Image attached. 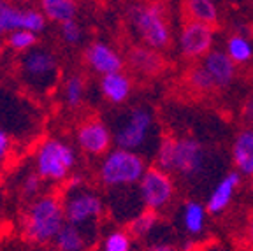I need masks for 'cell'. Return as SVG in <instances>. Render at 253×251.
<instances>
[{
	"instance_id": "cell-1",
	"label": "cell",
	"mask_w": 253,
	"mask_h": 251,
	"mask_svg": "<svg viewBox=\"0 0 253 251\" xmlns=\"http://www.w3.org/2000/svg\"><path fill=\"white\" fill-rule=\"evenodd\" d=\"M146 170V162L137 151L115 148L104 155L99 165V179L109 190H125L137 186Z\"/></svg>"
},
{
	"instance_id": "cell-2",
	"label": "cell",
	"mask_w": 253,
	"mask_h": 251,
	"mask_svg": "<svg viewBox=\"0 0 253 251\" xmlns=\"http://www.w3.org/2000/svg\"><path fill=\"white\" fill-rule=\"evenodd\" d=\"M128 20L144 46L162 51L170 44V25L162 2L148 0L132 5L128 9Z\"/></svg>"
},
{
	"instance_id": "cell-3",
	"label": "cell",
	"mask_w": 253,
	"mask_h": 251,
	"mask_svg": "<svg viewBox=\"0 0 253 251\" xmlns=\"http://www.w3.org/2000/svg\"><path fill=\"white\" fill-rule=\"evenodd\" d=\"M65 220L63 202L56 195H41L28 206L25 216V234L36 243L55 241L56 234L62 230Z\"/></svg>"
},
{
	"instance_id": "cell-4",
	"label": "cell",
	"mask_w": 253,
	"mask_h": 251,
	"mask_svg": "<svg viewBox=\"0 0 253 251\" xmlns=\"http://www.w3.org/2000/svg\"><path fill=\"white\" fill-rule=\"evenodd\" d=\"M36 172L44 181L62 183L69 179L76 167V151L62 139H46L36 151Z\"/></svg>"
},
{
	"instance_id": "cell-5",
	"label": "cell",
	"mask_w": 253,
	"mask_h": 251,
	"mask_svg": "<svg viewBox=\"0 0 253 251\" xmlns=\"http://www.w3.org/2000/svg\"><path fill=\"white\" fill-rule=\"evenodd\" d=\"M62 202L67 223L81 228L95 225L104 212L102 197L93 190L86 188L84 185L69 186Z\"/></svg>"
},
{
	"instance_id": "cell-6",
	"label": "cell",
	"mask_w": 253,
	"mask_h": 251,
	"mask_svg": "<svg viewBox=\"0 0 253 251\" xmlns=\"http://www.w3.org/2000/svg\"><path fill=\"white\" fill-rule=\"evenodd\" d=\"M21 76L25 83L34 90L47 91L53 88L58 78V62L56 56L47 49H30L21 58Z\"/></svg>"
},
{
	"instance_id": "cell-7",
	"label": "cell",
	"mask_w": 253,
	"mask_h": 251,
	"mask_svg": "<svg viewBox=\"0 0 253 251\" xmlns=\"http://www.w3.org/2000/svg\"><path fill=\"white\" fill-rule=\"evenodd\" d=\"M137 193L144 209L162 211L174 197V179L172 174L158 167H148L142 179L137 185Z\"/></svg>"
},
{
	"instance_id": "cell-8",
	"label": "cell",
	"mask_w": 253,
	"mask_h": 251,
	"mask_svg": "<svg viewBox=\"0 0 253 251\" xmlns=\"http://www.w3.org/2000/svg\"><path fill=\"white\" fill-rule=\"evenodd\" d=\"M151 128H153L151 111L142 106L134 107V109H130V113L126 114L125 122L116 128L115 135H113L116 148L137 151L148 141Z\"/></svg>"
},
{
	"instance_id": "cell-9",
	"label": "cell",
	"mask_w": 253,
	"mask_h": 251,
	"mask_svg": "<svg viewBox=\"0 0 253 251\" xmlns=\"http://www.w3.org/2000/svg\"><path fill=\"white\" fill-rule=\"evenodd\" d=\"M208 164L206 148L192 137H176V151H174L172 176H181L185 179H192L204 172Z\"/></svg>"
},
{
	"instance_id": "cell-10",
	"label": "cell",
	"mask_w": 253,
	"mask_h": 251,
	"mask_svg": "<svg viewBox=\"0 0 253 251\" xmlns=\"http://www.w3.org/2000/svg\"><path fill=\"white\" fill-rule=\"evenodd\" d=\"M214 27L186 20L179 34V53L186 60H202L213 49Z\"/></svg>"
},
{
	"instance_id": "cell-11",
	"label": "cell",
	"mask_w": 253,
	"mask_h": 251,
	"mask_svg": "<svg viewBox=\"0 0 253 251\" xmlns=\"http://www.w3.org/2000/svg\"><path fill=\"white\" fill-rule=\"evenodd\" d=\"M46 28V16L42 11L30 7H18L9 4L7 0H0V36L12 34L16 30H30L41 34Z\"/></svg>"
},
{
	"instance_id": "cell-12",
	"label": "cell",
	"mask_w": 253,
	"mask_h": 251,
	"mask_svg": "<svg viewBox=\"0 0 253 251\" xmlns=\"http://www.w3.org/2000/svg\"><path fill=\"white\" fill-rule=\"evenodd\" d=\"M76 141H78V146L86 155L102 157V155H106L109 151L111 144L115 142V139H113V133H111L109 126L102 120L93 118V120H88V122H83L78 126Z\"/></svg>"
},
{
	"instance_id": "cell-13",
	"label": "cell",
	"mask_w": 253,
	"mask_h": 251,
	"mask_svg": "<svg viewBox=\"0 0 253 251\" xmlns=\"http://www.w3.org/2000/svg\"><path fill=\"white\" fill-rule=\"evenodd\" d=\"M84 58L91 71L100 76L120 72L123 69V58L115 47L106 42H93L88 46Z\"/></svg>"
},
{
	"instance_id": "cell-14",
	"label": "cell",
	"mask_w": 253,
	"mask_h": 251,
	"mask_svg": "<svg viewBox=\"0 0 253 251\" xmlns=\"http://www.w3.org/2000/svg\"><path fill=\"white\" fill-rule=\"evenodd\" d=\"M241 177L243 176L237 170H230L218 181L213 192L210 193V197L206 200V209H208L210 214H221L229 208L230 202L234 200L237 188L241 185Z\"/></svg>"
},
{
	"instance_id": "cell-15",
	"label": "cell",
	"mask_w": 253,
	"mask_h": 251,
	"mask_svg": "<svg viewBox=\"0 0 253 251\" xmlns=\"http://www.w3.org/2000/svg\"><path fill=\"white\" fill-rule=\"evenodd\" d=\"M202 65L206 67V71L210 72L211 78L216 83L218 90L229 88L232 84L234 78H236V63L232 62L229 55L221 49H211L208 55L202 58Z\"/></svg>"
},
{
	"instance_id": "cell-16",
	"label": "cell",
	"mask_w": 253,
	"mask_h": 251,
	"mask_svg": "<svg viewBox=\"0 0 253 251\" xmlns=\"http://www.w3.org/2000/svg\"><path fill=\"white\" fill-rule=\"evenodd\" d=\"M234 169L241 176L253 177V128H243L234 137L230 149Z\"/></svg>"
},
{
	"instance_id": "cell-17",
	"label": "cell",
	"mask_w": 253,
	"mask_h": 251,
	"mask_svg": "<svg viewBox=\"0 0 253 251\" xmlns=\"http://www.w3.org/2000/svg\"><path fill=\"white\" fill-rule=\"evenodd\" d=\"M128 65L132 67V71L139 72L142 76L153 78V76L160 74L166 67V60L162 58V55L148 46H135L128 53Z\"/></svg>"
},
{
	"instance_id": "cell-18",
	"label": "cell",
	"mask_w": 253,
	"mask_h": 251,
	"mask_svg": "<svg viewBox=\"0 0 253 251\" xmlns=\"http://www.w3.org/2000/svg\"><path fill=\"white\" fill-rule=\"evenodd\" d=\"M100 93L104 95L107 102L123 104L132 93V81L125 72H113V74L102 76L100 79Z\"/></svg>"
},
{
	"instance_id": "cell-19",
	"label": "cell",
	"mask_w": 253,
	"mask_h": 251,
	"mask_svg": "<svg viewBox=\"0 0 253 251\" xmlns=\"http://www.w3.org/2000/svg\"><path fill=\"white\" fill-rule=\"evenodd\" d=\"M183 14L185 20L199 21L211 27H214L220 18L216 0H183Z\"/></svg>"
},
{
	"instance_id": "cell-20",
	"label": "cell",
	"mask_w": 253,
	"mask_h": 251,
	"mask_svg": "<svg viewBox=\"0 0 253 251\" xmlns=\"http://www.w3.org/2000/svg\"><path fill=\"white\" fill-rule=\"evenodd\" d=\"M53 243L58 251H83L88 244V236L84 228L65 223Z\"/></svg>"
},
{
	"instance_id": "cell-21",
	"label": "cell",
	"mask_w": 253,
	"mask_h": 251,
	"mask_svg": "<svg viewBox=\"0 0 253 251\" xmlns=\"http://www.w3.org/2000/svg\"><path fill=\"white\" fill-rule=\"evenodd\" d=\"M206 214H208L206 206L195 202V200H188L181 209L183 228L190 236H201L206 228Z\"/></svg>"
},
{
	"instance_id": "cell-22",
	"label": "cell",
	"mask_w": 253,
	"mask_h": 251,
	"mask_svg": "<svg viewBox=\"0 0 253 251\" xmlns=\"http://www.w3.org/2000/svg\"><path fill=\"white\" fill-rule=\"evenodd\" d=\"M41 11L46 16V20L62 25L74 20L78 7L74 0H41Z\"/></svg>"
},
{
	"instance_id": "cell-23",
	"label": "cell",
	"mask_w": 253,
	"mask_h": 251,
	"mask_svg": "<svg viewBox=\"0 0 253 251\" xmlns=\"http://www.w3.org/2000/svg\"><path fill=\"white\" fill-rule=\"evenodd\" d=\"M225 53L232 58L236 65L248 63L253 58V44L248 36L243 34H232L225 42Z\"/></svg>"
},
{
	"instance_id": "cell-24",
	"label": "cell",
	"mask_w": 253,
	"mask_h": 251,
	"mask_svg": "<svg viewBox=\"0 0 253 251\" xmlns=\"http://www.w3.org/2000/svg\"><path fill=\"white\" fill-rule=\"evenodd\" d=\"M186 84H188L195 93L201 95H208L213 93V91L218 90L216 83L211 78V74L206 71V67L202 63H195L188 69L186 72Z\"/></svg>"
},
{
	"instance_id": "cell-25",
	"label": "cell",
	"mask_w": 253,
	"mask_h": 251,
	"mask_svg": "<svg viewBox=\"0 0 253 251\" xmlns=\"http://www.w3.org/2000/svg\"><path fill=\"white\" fill-rule=\"evenodd\" d=\"M158 225V212L151 209H142L128 221V234L132 237H146Z\"/></svg>"
},
{
	"instance_id": "cell-26",
	"label": "cell",
	"mask_w": 253,
	"mask_h": 251,
	"mask_svg": "<svg viewBox=\"0 0 253 251\" xmlns=\"http://www.w3.org/2000/svg\"><path fill=\"white\" fill-rule=\"evenodd\" d=\"M174 151H176V137H164L155 151V167L172 174Z\"/></svg>"
},
{
	"instance_id": "cell-27",
	"label": "cell",
	"mask_w": 253,
	"mask_h": 251,
	"mask_svg": "<svg viewBox=\"0 0 253 251\" xmlns=\"http://www.w3.org/2000/svg\"><path fill=\"white\" fill-rule=\"evenodd\" d=\"M63 98L69 107H79L84 100V81L81 76H71L63 83Z\"/></svg>"
},
{
	"instance_id": "cell-28",
	"label": "cell",
	"mask_w": 253,
	"mask_h": 251,
	"mask_svg": "<svg viewBox=\"0 0 253 251\" xmlns=\"http://www.w3.org/2000/svg\"><path fill=\"white\" fill-rule=\"evenodd\" d=\"M102 251H132V236L125 230H111L104 239Z\"/></svg>"
},
{
	"instance_id": "cell-29",
	"label": "cell",
	"mask_w": 253,
	"mask_h": 251,
	"mask_svg": "<svg viewBox=\"0 0 253 251\" xmlns=\"http://www.w3.org/2000/svg\"><path fill=\"white\" fill-rule=\"evenodd\" d=\"M36 42L37 34H34L30 30H16L12 34H9V46L12 49H16V51H30V49H34Z\"/></svg>"
},
{
	"instance_id": "cell-30",
	"label": "cell",
	"mask_w": 253,
	"mask_h": 251,
	"mask_svg": "<svg viewBox=\"0 0 253 251\" xmlns=\"http://www.w3.org/2000/svg\"><path fill=\"white\" fill-rule=\"evenodd\" d=\"M44 179L37 172H28L27 176L21 179V193L25 197H39L41 190H42Z\"/></svg>"
},
{
	"instance_id": "cell-31",
	"label": "cell",
	"mask_w": 253,
	"mask_h": 251,
	"mask_svg": "<svg viewBox=\"0 0 253 251\" xmlns=\"http://www.w3.org/2000/svg\"><path fill=\"white\" fill-rule=\"evenodd\" d=\"M60 34H62L63 41L67 44H78L83 37V32L79 28V25L76 23V20H71L67 23L60 25Z\"/></svg>"
},
{
	"instance_id": "cell-32",
	"label": "cell",
	"mask_w": 253,
	"mask_h": 251,
	"mask_svg": "<svg viewBox=\"0 0 253 251\" xmlns=\"http://www.w3.org/2000/svg\"><path fill=\"white\" fill-rule=\"evenodd\" d=\"M11 148H12V142L11 137H9V133L0 126V167L5 164V160L11 155Z\"/></svg>"
},
{
	"instance_id": "cell-33",
	"label": "cell",
	"mask_w": 253,
	"mask_h": 251,
	"mask_svg": "<svg viewBox=\"0 0 253 251\" xmlns=\"http://www.w3.org/2000/svg\"><path fill=\"white\" fill-rule=\"evenodd\" d=\"M241 120L248 128H253V93L246 97L241 107Z\"/></svg>"
},
{
	"instance_id": "cell-34",
	"label": "cell",
	"mask_w": 253,
	"mask_h": 251,
	"mask_svg": "<svg viewBox=\"0 0 253 251\" xmlns=\"http://www.w3.org/2000/svg\"><path fill=\"white\" fill-rule=\"evenodd\" d=\"M144 251H176V248L169 243H153L150 246H146Z\"/></svg>"
},
{
	"instance_id": "cell-35",
	"label": "cell",
	"mask_w": 253,
	"mask_h": 251,
	"mask_svg": "<svg viewBox=\"0 0 253 251\" xmlns=\"http://www.w3.org/2000/svg\"><path fill=\"white\" fill-rule=\"evenodd\" d=\"M245 236L248 244L253 248V214L248 216V221H246V228H245Z\"/></svg>"
}]
</instances>
